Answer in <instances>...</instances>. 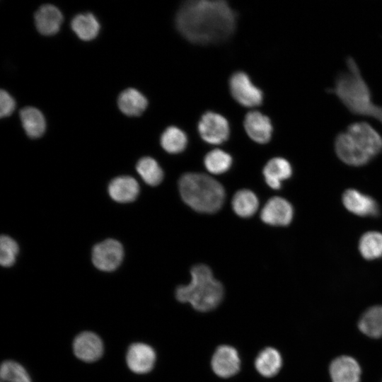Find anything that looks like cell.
Returning a JSON list of instances; mask_svg holds the SVG:
<instances>
[{
  "label": "cell",
  "mask_w": 382,
  "mask_h": 382,
  "mask_svg": "<svg viewBox=\"0 0 382 382\" xmlns=\"http://www.w3.org/2000/svg\"><path fill=\"white\" fill-rule=\"evenodd\" d=\"M359 251L366 260H372L382 257V233L367 231L359 241Z\"/></svg>",
  "instance_id": "d4e9b609"
},
{
  "label": "cell",
  "mask_w": 382,
  "mask_h": 382,
  "mask_svg": "<svg viewBox=\"0 0 382 382\" xmlns=\"http://www.w3.org/2000/svg\"><path fill=\"white\" fill-rule=\"evenodd\" d=\"M230 91L233 98L241 105L252 108L261 104L262 93L244 72L233 74L229 80Z\"/></svg>",
  "instance_id": "8992f818"
},
{
  "label": "cell",
  "mask_w": 382,
  "mask_h": 382,
  "mask_svg": "<svg viewBox=\"0 0 382 382\" xmlns=\"http://www.w3.org/2000/svg\"><path fill=\"white\" fill-rule=\"evenodd\" d=\"M63 16L61 11L51 4L43 5L35 14V23L37 30L42 35L56 34L62 25Z\"/></svg>",
  "instance_id": "2e32d148"
},
{
  "label": "cell",
  "mask_w": 382,
  "mask_h": 382,
  "mask_svg": "<svg viewBox=\"0 0 382 382\" xmlns=\"http://www.w3.org/2000/svg\"><path fill=\"white\" fill-rule=\"evenodd\" d=\"M109 195L118 202L134 201L139 192L137 180L129 176L117 177L112 180L108 187Z\"/></svg>",
  "instance_id": "ac0fdd59"
},
{
  "label": "cell",
  "mask_w": 382,
  "mask_h": 382,
  "mask_svg": "<svg viewBox=\"0 0 382 382\" xmlns=\"http://www.w3.org/2000/svg\"><path fill=\"white\" fill-rule=\"evenodd\" d=\"M16 103L12 96L6 91L0 92V115L1 117L10 115L14 110Z\"/></svg>",
  "instance_id": "4dcf8cb0"
},
{
  "label": "cell",
  "mask_w": 382,
  "mask_h": 382,
  "mask_svg": "<svg viewBox=\"0 0 382 382\" xmlns=\"http://www.w3.org/2000/svg\"><path fill=\"white\" fill-rule=\"evenodd\" d=\"M241 361L236 349L228 345H221L215 351L212 359L214 372L222 378H228L237 374Z\"/></svg>",
  "instance_id": "7c38bea8"
},
{
  "label": "cell",
  "mask_w": 382,
  "mask_h": 382,
  "mask_svg": "<svg viewBox=\"0 0 382 382\" xmlns=\"http://www.w3.org/2000/svg\"><path fill=\"white\" fill-rule=\"evenodd\" d=\"M187 144V138L185 133L174 126L165 129L161 137L162 148L170 154L182 152L186 148Z\"/></svg>",
  "instance_id": "484cf974"
},
{
  "label": "cell",
  "mask_w": 382,
  "mask_h": 382,
  "mask_svg": "<svg viewBox=\"0 0 382 382\" xmlns=\"http://www.w3.org/2000/svg\"><path fill=\"white\" fill-rule=\"evenodd\" d=\"M1 382H32L25 368L19 363L6 360L0 368Z\"/></svg>",
  "instance_id": "f1b7e54d"
},
{
  "label": "cell",
  "mask_w": 382,
  "mask_h": 382,
  "mask_svg": "<svg viewBox=\"0 0 382 382\" xmlns=\"http://www.w3.org/2000/svg\"><path fill=\"white\" fill-rule=\"evenodd\" d=\"M358 327L364 335L372 337H382V306L368 308L361 316Z\"/></svg>",
  "instance_id": "7402d4cb"
},
{
  "label": "cell",
  "mask_w": 382,
  "mask_h": 382,
  "mask_svg": "<svg viewBox=\"0 0 382 382\" xmlns=\"http://www.w3.org/2000/svg\"><path fill=\"white\" fill-rule=\"evenodd\" d=\"M282 365L281 354L272 347H267L262 350L255 361L257 371L265 377H272L276 375L280 370Z\"/></svg>",
  "instance_id": "44dd1931"
},
{
  "label": "cell",
  "mask_w": 382,
  "mask_h": 382,
  "mask_svg": "<svg viewBox=\"0 0 382 382\" xmlns=\"http://www.w3.org/2000/svg\"><path fill=\"white\" fill-rule=\"evenodd\" d=\"M190 274L191 281L188 284L177 287L176 299L182 303H190L199 311L215 308L224 296L221 283L214 279L210 268L204 265L194 266Z\"/></svg>",
  "instance_id": "277c9868"
},
{
  "label": "cell",
  "mask_w": 382,
  "mask_h": 382,
  "mask_svg": "<svg viewBox=\"0 0 382 382\" xmlns=\"http://www.w3.org/2000/svg\"><path fill=\"white\" fill-rule=\"evenodd\" d=\"M20 118L27 135L31 138L41 137L46 128L42 113L33 107H25L20 112Z\"/></svg>",
  "instance_id": "ffe728a7"
},
{
  "label": "cell",
  "mask_w": 382,
  "mask_h": 382,
  "mask_svg": "<svg viewBox=\"0 0 382 382\" xmlns=\"http://www.w3.org/2000/svg\"><path fill=\"white\" fill-rule=\"evenodd\" d=\"M198 132L206 142L220 144L227 140L230 129L224 117L214 112H207L202 116L198 123Z\"/></svg>",
  "instance_id": "52a82bcc"
},
{
  "label": "cell",
  "mask_w": 382,
  "mask_h": 382,
  "mask_svg": "<svg viewBox=\"0 0 382 382\" xmlns=\"http://www.w3.org/2000/svg\"><path fill=\"white\" fill-rule=\"evenodd\" d=\"M344 207L351 213L360 216H376L380 209L376 200L356 189L345 190L342 197Z\"/></svg>",
  "instance_id": "30bf717a"
},
{
  "label": "cell",
  "mask_w": 382,
  "mask_h": 382,
  "mask_svg": "<svg viewBox=\"0 0 382 382\" xmlns=\"http://www.w3.org/2000/svg\"><path fill=\"white\" fill-rule=\"evenodd\" d=\"M156 361L154 349L144 343H134L127 350L126 361L129 369L136 374L150 371Z\"/></svg>",
  "instance_id": "4fadbf2b"
},
{
  "label": "cell",
  "mask_w": 382,
  "mask_h": 382,
  "mask_svg": "<svg viewBox=\"0 0 382 382\" xmlns=\"http://www.w3.org/2000/svg\"><path fill=\"white\" fill-rule=\"evenodd\" d=\"M207 170L215 175L226 172L232 165V158L221 149H214L205 156L204 159Z\"/></svg>",
  "instance_id": "83f0119b"
},
{
  "label": "cell",
  "mask_w": 382,
  "mask_h": 382,
  "mask_svg": "<svg viewBox=\"0 0 382 382\" xmlns=\"http://www.w3.org/2000/svg\"><path fill=\"white\" fill-rule=\"evenodd\" d=\"M243 125L247 134L254 141L265 144L270 140L272 125L266 115L258 111L249 112L245 117Z\"/></svg>",
  "instance_id": "5bb4252c"
},
{
  "label": "cell",
  "mask_w": 382,
  "mask_h": 382,
  "mask_svg": "<svg viewBox=\"0 0 382 382\" xmlns=\"http://www.w3.org/2000/svg\"><path fill=\"white\" fill-rule=\"evenodd\" d=\"M231 204L234 212L243 218L253 216L259 207V201L255 194L246 189L236 192Z\"/></svg>",
  "instance_id": "cb8c5ba5"
},
{
  "label": "cell",
  "mask_w": 382,
  "mask_h": 382,
  "mask_svg": "<svg viewBox=\"0 0 382 382\" xmlns=\"http://www.w3.org/2000/svg\"><path fill=\"white\" fill-rule=\"evenodd\" d=\"M175 22L187 40L198 44L226 40L236 25L234 13L224 1H187L178 11Z\"/></svg>",
  "instance_id": "6da1fadb"
},
{
  "label": "cell",
  "mask_w": 382,
  "mask_h": 382,
  "mask_svg": "<svg viewBox=\"0 0 382 382\" xmlns=\"http://www.w3.org/2000/svg\"><path fill=\"white\" fill-rule=\"evenodd\" d=\"M337 157L352 166L368 163L382 151V137L369 124L358 122L351 124L345 132L335 139Z\"/></svg>",
  "instance_id": "7a4b0ae2"
},
{
  "label": "cell",
  "mask_w": 382,
  "mask_h": 382,
  "mask_svg": "<svg viewBox=\"0 0 382 382\" xmlns=\"http://www.w3.org/2000/svg\"><path fill=\"white\" fill-rule=\"evenodd\" d=\"M18 251L17 243L11 238L2 236L0 239V263L3 267L11 266Z\"/></svg>",
  "instance_id": "f546056e"
},
{
  "label": "cell",
  "mask_w": 382,
  "mask_h": 382,
  "mask_svg": "<svg viewBox=\"0 0 382 382\" xmlns=\"http://www.w3.org/2000/svg\"><path fill=\"white\" fill-rule=\"evenodd\" d=\"M71 25L76 35L85 41L94 39L100 30L97 18L91 13L78 14L71 21Z\"/></svg>",
  "instance_id": "603a6c76"
},
{
  "label": "cell",
  "mask_w": 382,
  "mask_h": 382,
  "mask_svg": "<svg viewBox=\"0 0 382 382\" xmlns=\"http://www.w3.org/2000/svg\"><path fill=\"white\" fill-rule=\"evenodd\" d=\"M347 71L335 80L334 93L352 112L373 117L382 124V107L372 102L368 85L352 57L347 59Z\"/></svg>",
  "instance_id": "3957f363"
},
{
  "label": "cell",
  "mask_w": 382,
  "mask_h": 382,
  "mask_svg": "<svg viewBox=\"0 0 382 382\" xmlns=\"http://www.w3.org/2000/svg\"><path fill=\"white\" fill-rule=\"evenodd\" d=\"M294 208L284 198H270L262 207L260 218L263 222L272 226H287L292 221Z\"/></svg>",
  "instance_id": "9c48e42d"
},
{
  "label": "cell",
  "mask_w": 382,
  "mask_h": 382,
  "mask_svg": "<svg viewBox=\"0 0 382 382\" xmlns=\"http://www.w3.org/2000/svg\"><path fill=\"white\" fill-rule=\"evenodd\" d=\"M292 175V168L289 162L281 157L270 159L263 168V175L266 183L272 189L278 190L283 180Z\"/></svg>",
  "instance_id": "e0dca14e"
},
{
  "label": "cell",
  "mask_w": 382,
  "mask_h": 382,
  "mask_svg": "<svg viewBox=\"0 0 382 382\" xmlns=\"http://www.w3.org/2000/svg\"><path fill=\"white\" fill-rule=\"evenodd\" d=\"M183 201L194 210L202 213H214L225 199L224 187L212 177L203 173H187L178 182Z\"/></svg>",
  "instance_id": "5b68a950"
},
{
  "label": "cell",
  "mask_w": 382,
  "mask_h": 382,
  "mask_svg": "<svg viewBox=\"0 0 382 382\" xmlns=\"http://www.w3.org/2000/svg\"><path fill=\"white\" fill-rule=\"evenodd\" d=\"M120 110L128 116L140 115L148 105L145 96L135 88H127L123 91L117 100Z\"/></svg>",
  "instance_id": "d6986e66"
},
{
  "label": "cell",
  "mask_w": 382,
  "mask_h": 382,
  "mask_svg": "<svg viewBox=\"0 0 382 382\" xmlns=\"http://www.w3.org/2000/svg\"><path fill=\"white\" fill-rule=\"evenodd\" d=\"M73 349L77 358L86 362H93L101 357L103 344L101 339L92 332H83L74 340Z\"/></svg>",
  "instance_id": "8fae6325"
},
{
  "label": "cell",
  "mask_w": 382,
  "mask_h": 382,
  "mask_svg": "<svg viewBox=\"0 0 382 382\" xmlns=\"http://www.w3.org/2000/svg\"><path fill=\"white\" fill-rule=\"evenodd\" d=\"M137 170L144 181L149 185H158L163 180V172L157 161L152 158H141L137 163Z\"/></svg>",
  "instance_id": "4316f807"
},
{
  "label": "cell",
  "mask_w": 382,
  "mask_h": 382,
  "mask_svg": "<svg viewBox=\"0 0 382 382\" xmlns=\"http://www.w3.org/2000/svg\"><path fill=\"white\" fill-rule=\"evenodd\" d=\"M329 371L332 382L360 381V366L354 358L349 356L335 359L330 365Z\"/></svg>",
  "instance_id": "9a60e30c"
},
{
  "label": "cell",
  "mask_w": 382,
  "mask_h": 382,
  "mask_svg": "<svg viewBox=\"0 0 382 382\" xmlns=\"http://www.w3.org/2000/svg\"><path fill=\"white\" fill-rule=\"evenodd\" d=\"M123 255L121 243L114 239H107L95 245L92 252V260L98 270L110 272L120 265Z\"/></svg>",
  "instance_id": "ba28073f"
}]
</instances>
